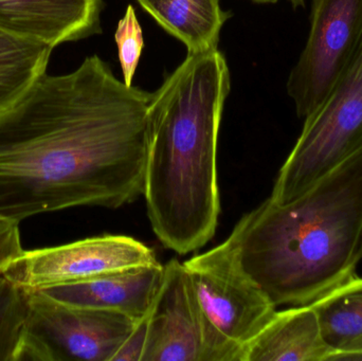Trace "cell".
<instances>
[{
    "instance_id": "1",
    "label": "cell",
    "mask_w": 362,
    "mask_h": 361,
    "mask_svg": "<svg viewBox=\"0 0 362 361\" xmlns=\"http://www.w3.org/2000/svg\"><path fill=\"white\" fill-rule=\"evenodd\" d=\"M151 99L97 54L40 76L0 116V218L118 209L142 196Z\"/></svg>"
},
{
    "instance_id": "2",
    "label": "cell",
    "mask_w": 362,
    "mask_h": 361,
    "mask_svg": "<svg viewBox=\"0 0 362 361\" xmlns=\"http://www.w3.org/2000/svg\"><path fill=\"white\" fill-rule=\"evenodd\" d=\"M230 89L227 61L214 48L187 53L152 93L144 196L155 235L180 256L216 232L217 143Z\"/></svg>"
},
{
    "instance_id": "3",
    "label": "cell",
    "mask_w": 362,
    "mask_h": 361,
    "mask_svg": "<svg viewBox=\"0 0 362 361\" xmlns=\"http://www.w3.org/2000/svg\"><path fill=\"white\" fill-rule=\"evenodd\" d=\"M226 239L276 307L314 302L356 273L362 150L293 201L268 197Z\"/></svg>"
},
{
    "instance_id": "4",
    "label": "cell",
    "mask_w": 362,
    "mask_h": 361,
    "mask_svg": "<svg viewBox=\"0 0 362 361\" xmlns=\"http://www.w3.org/2000/svg\"><path fill=\"white\" fill-rule=\"evenodd\" d=\"M362 150V38L348 67L303 129L278 173L270 199L286 203Z\"/></svg>"
},
{
    "instance_id": "5",
    "label": "cell",
    "mask_w": 362,
    "mask_h": 361,
    "mask_svg": "<svg viewBox=\"0 0 362 361\" xmlns=\"http://www.w3.org/2000/svg\"><path fill=\"white\" fill-rule=\"evenodd\" d=\"M27 324L21 361H112L137 320L74 307L40 290H27Z\"/></svg>"
},
{
    "instance_id": "6",
    "label": "cell",
    "mask_w": 362,
    "mask_h": 361,
    "mask_svg": "<svg viewBox=\"0 0 362 361\" xmlns=\"http://www.w3.org/2000/svg\"><path fill=\"white\" fill-rule=\"evenodd\" d=\"M163 266L142 361H244V348L206 317L185 264L172 259Z\"/></svg>"
},
{
    "instance_id": "7",
    "label": "cell",
    "mask_w": 362,
    "mask_h": 361,
    "mask_svg": "<svg viewBox=\"0 0 362 361\" xmlns=\"http://www.w3.org/2000/svg\"><path fill=\"white\" fill-rule=\"evenodd\" d=\"M305 47L287 80L299 118L312 114L354 57L362 38V0H310Z\"/></svg>"
},
{
    "instance_id": "8",
    "label": "cell",
    "mask_w": 362,
    "mask_h": 361,
    "mask_svg": "<svg viewBox=\"0 0 362 361\" xmlns=\"http://www.w3.org/2000/svg\"><path fill=\"white\" fill-rule=\"evenodd\" d=\"M183 264L211 324L245 349L278 307L240 266L227 239Z\"/></svg>"
},
{
    "instance_id": "9",
    "label": "cell",
    "mask_w": 362,
    "mask_h": 361,
    "mask_svg": "<svg viewBox=\"0 0 362 361\" xmlns=\"http://www.w3.org/2000/svg\"><path fill=\"white\" fill-rule=\"evenodd\" d=\"M158 263L152 248L127 235H103L42 249L25 250L2 275L25 290L91 279Z\"/></svg>"
},
{
    "instance_id": "10",
    "label": "cell",
    "mask_w": 362,
    "mask_h": 361,
    "mask_svg": "<svg viewBox=\"0 0 362 361\" xmlns=\"http://www.w3.org/2000/svg\"><path fill=\"white\" fill-rule=\"evenodd\" d=\"M103 0H0V30L54 47L102 33Z\"/></svg>"
},
{
    "instance_id": "11",
    "label": "cell",
    "mask_w": 362,
    "mask_h": 361,
    "mask_svg": "<svg viewBox=\"0 0 362 361\" xmlns=\"http://www.w3.org/2000/svg\"><path fill=\"white\" fill-rule=\"evenodd\" d=\"M163 271L165 266L158 262L40 290L66 304L114 312L139 320L156 298Z\"/></svg>"
},
{
    "instance_id": "12",
    "label": "cell",
    "mask_w": 362,
    "mask_h": 361,
    "mask_svg": "<svg viewBox=\"0 0 362 361\" xmlns=\"http://www.w3.org/2000/svg\"><path fill=\"white\" fill-rule=\"evenodd\" d=\"M312 305L276 309L261 332L246 345L244 361H331Z\"/></svg>"
},
{
    "instance_id": "13",
    "label": "cell",
    "mask_w": 362,
    "mask_h": 361,
    "mask_svg": "<svg viewBox=\"0 0 362 361\" xmlns=\"http://www.w3.org/2000/svg\"><path fill=\"white\" fill-rule=\"evenodd\" d=\"M310 305L331 361L362 360V277L355 273Z\"/></svg>"
},
{
    "instance_id": "14",
    "label": "cell",
    "mask_w": 362,
    "mask_h": 361,
    "mask_svg": "<svg viewBox=\"0 0 362 361\" xmlns=\"http://www.w3.org/2000/svg\"><path fill=\"white\" fill-rule=\"evenodd\" d=\"M170 35L180 40L187 53L217 48L221 29L231 13L221 0H137Z\"/></svg>"
},
{
    "instance_id": "15",
    "label": "cell",
    "mask_w": 362,
    "mask_h": 361,
    "mask_svg": "<svg viewBox=\"0 0 362 361\" xmlns=\"http://www.w3.org/2000/svg\"><path fill=\"white\" fill-rule=\"evenodd\" d=\"M53 48L0 30V116L47 71Z\"/></svg>"
},
{
    "instance_id": "16",
    "label": "cell",
    "mask_w": 362,
    "mask_h": 361,
    "mask_svg": "<svg viewBox=\"0 0 362 361\" xmlns=\"http://www.w3.org/2000/svg\"><path fill=\"white\" fill-rule=\"evenodd\" d=\"M28 290L0 275V361H21L27 324Z\"/></svg>"
},
{
    "instance_id": "17",
    "label": "cell",
    "mask_w": 362,
    "mask_h": 361,
    "mask_svg": "<svg viewBox=\"0 0 362 361\" xmlns=\"http://www.w3.org/2000/svg\"><path fill=\"white\" fill-rule=\"evenodd\" d=\"M115 40L118 46L123 82L127 86H132L144 47L141 25L132 4L127 6L124 16L119 21L115 33Z\"/></svg>"
},
{
    "instance_id": "18",
    "label": "cell",
    "mask_w": 362,
    "mask_h": 361,
    "mask_svg": "<svg viewBox=\"0 0 362 361\" xmlns=\"http://www.w3.org/2000/svg\"><path fill=\"white\" fill-rule=\"evenodd\" d=\"M18 220L0 218V275L25 250L21 245Z\"/></svg>"
},
{
    "instance_id": "19",
    "label": "cell",
    "mask_w": 362,
    "mask_h": 361,
    "mask_svg": "<svg viewBox=\"0 0 362 361\" xmlns=\"http://www.w3.org/2000/svg\"><path fill=\"white\" fill-rule=\"evenodd\" d=\"M148 313L136 321L112 361H142L148 338Z\"/></svg>"
},
{
    "instance_id": "20",
    "label": "cell",
    "mask_w": 362,
    "mask_h": 361,
    "mask_svg": "<svg viewBox=\"0 0 362 361\" xmlns=\"http://www.w3.org/2000/svg\"><path fill=\"white\" fill-rule=\"evenodd\" d=\"M291 2V6L295 8H300V6H304V0H288Z\"/></svg>"
},
{
    "instance_id": "21",
    "label": "cell",
    "mask_w": 362,
    "mask_h": 361,
    "mask_svg": "<svg viewBox=\"0 0 362 361\" xmlns=\"http://www.w3.org/2000/svg\"><path fill=\"white\" fill-rule=\"evenodd\" d=\"M251 1L259 4H276V2L279 1V0H251Z\"/></svg>"
},
{
    "instance_id": "22",
    "label": "cell",
    "mask_w": 362,
    "mask_h": 361,
    "mask_svg": "<svg viewBox=\"0 0 362 361\" xmlns=\"http://www.w3.org/2000/svg\"><path fill=\"white\" fill-rule=\"evenodd\" d=\"M358 260L359 261L362 260V239H361V246H359V249H358Z\"/></svg>"
}]
</instances>
